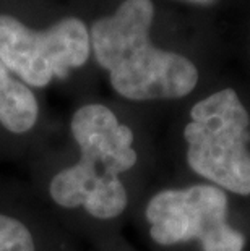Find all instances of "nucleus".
<instances>
[{
  "label": "nucleus",
  "instance_id": "nucleus-3",
  "mask_svg": "<svg viewBox=\"0 0 250 251\" xmlns=\"http://www.w3.org/2000/svg\"><path fill=\"white\" fill-rule=\"evenodd\" d=\"M229 201L211 183L166 188L145 207L150 237L159 247L200 242L201 251H242L246 237L227 221Z\"/></svg>",
  "mask_w": 250,
  "mask_h": 251
},
{
  "label": "nucleus",
  "instance_id": "nucleus-4",
  "mask_svg": "<svg viewBox=\"0 0 250 251\" xmlns=\"http://www.w3.org/2000/svg\"><path fill=\"white\" fill-rule=\"evenodd\" d=\"M91 52L86 25L65 18L46 31H33L17 18L0 15V60L26 86L46 88L83 67Z\"/></svg>",
  "mask_w": 250,
  "mask_h": 251
},
{
  "label": "nucleus",
  "instance_id": "nucleus-5",
  "mask_svg": "<svg viewBox=\"0 0 250 251\" xmlns=\"http://www.w3.org/2000/svg\"><path fill=\"white\" fill-rule=\"evenodd\" d=\"M70 133L78 148V157L106 174L120 177L138 162L134 131L103 104H86L77 109L70 120Z\"/></svg>",
  "mask_w": 250,
  "mask_h": 251
},
{
  "label": "nucleus",
  "instance_id": "nucleus-7",
  "mask_svg": "<svg viewBox=\"0 0 250 251\" xmlns=\"http://www.w3.org/2000/svg\"><path fill=\"white\" fill-rule=\"evenodd\" d=\"M39 105L29 86L0 60V125L13 135L29 133L38 124Z\"/></svg>",
  "mask_w": 250,
  "mask_h": 251
},
{
  "label": "nucleus",
  "instance_id": "nucleus-1",
  "mask_svg": "<svg viewBox=\"0 0 250 251\" xmlns=\"http://www.w3.org/2000/svg\"><path fill=\"white\" fill-rule=\"evenodd\" d=\"M153 18L151 0H125L89 31L94 58L109 73L111 86L135 102L180 99L198 83L192 60L153 46Z\"/></svg>",
  "mask_w": 250,
  "mask_h": 251
},
{
  "label": "nucleus",
  "instance_id": "nucleus-6",
  "mask_svg": "<svg viewBox=\"0 0 250 251\" xmlns=\"http://www.w3.org/2000/svg\"><path fill=\"white\" fill-rule=\"evenodd\" d=\"M47 191L58 207L83 209L98 221H112L124 214L129 204V191L120 177L106 174L80 157L75 164L58 170Z\"/></svg>",
  "mask_w": 250,
  "mask_h": 251
},
{
  "label": "nucleus",
  "instance_id": "nucleus-9",
  "mask_svg": "<svg viewBox=\"0 0 250 251\" xmlns=\"http://www.w3.org/2000/svg\"><path fill=\"white\" fill-rule=\"evenodd\" d=\"M189 2H194V3H200V5H211V3H215L216 0H189Z\"/></svg>",
  "mask_w": 250,
  "mask_h": 251
},
{
  "label": "nucleus",
  "instance_id": "nucleus-2",
  "mask_svg": "<svg viewBox=\"0 0 250 251\" xmlns=\"http://www.w3.org/2000/svg\"><path fill=\"white\" fill-rule=\"evenodd\" d=\"M189 167L208 183L234 195H250V115L234 89L198 100L184 128Z\"/></svg>",
  "mask_w": 250,
  "mask_h": 251
},
{
  "label": "nucleus",
  "instance_id": "nucleus-8",
  "mask_svg": "<svg viewBox=\"0 0 250 251\" xmlns=\"http://www.w3.org/2000/svg\"><path fill=\"white\" fill-rule=\"evenodd\" d=\"M0 251H38V242L23 221L0 212Z\"/></svg>",
  "mask_w": 250,
  "mask_h": 251
}]
</instances>
